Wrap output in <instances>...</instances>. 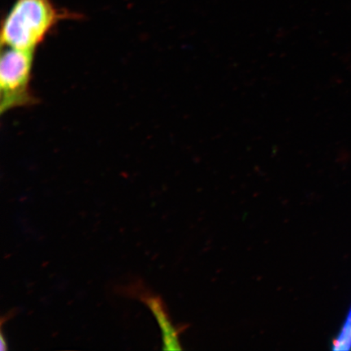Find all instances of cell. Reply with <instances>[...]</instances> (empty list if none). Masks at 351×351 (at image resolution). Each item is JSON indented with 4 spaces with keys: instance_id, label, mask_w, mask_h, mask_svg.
<instances>
[{
    "instance_id": "6da1fadb",
    "label": "cell",
    "mask_w": 351,
    "mask_h": 351,
    "mask_svg": "<svg viewBox=\"0 0 351 351\" xmlns=\"http://www.w3.org/2000/svg\"><path fill=\"white\" fill-rule=\"evenodd\" d=\"M71 19L77 15L51 0H16L2 21L1 46L35 51L61 21Z\"/></svg>"
},
{
    "instance_id": "7a4b0ae2",
    "label": "cell",
    "mask_w": 351,
    "mask_h": 351,
    "mask_svg": "<svg viewBox=\"0 0 351 351\" xmlns=\"http://www.w3.org/2000/svg\"><path fill=\"white\" fill-rule=\"evenodd\" d=\"M0 58V112L32 106L38 100L32 89L34 51L2 47Z\"/></svg>"
},
{
    "instance_id": "3957f363",
    "label": "cell",
    "mask_w": 351,
    "mask_h": 351,
    "mask_svg": "<svg viewBox=\"0 0 351 351\" xmlns=\"http://www.w3.org/2000/svg\"><path fill=\"white\" fill-rule=\"evenodd\" d=\"M140 298L145 302L150 308L163 332L164 350H181V346L178 341L179 332L182 329L178 330L171 322L168 313L165 309L163 301L160 298L155 296H145L142 295Z\"/></svg>"
}]
</instances>
